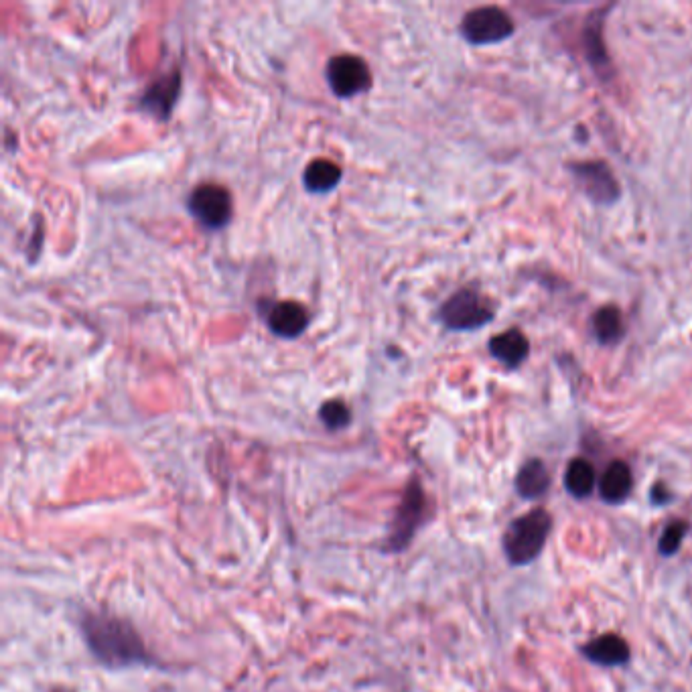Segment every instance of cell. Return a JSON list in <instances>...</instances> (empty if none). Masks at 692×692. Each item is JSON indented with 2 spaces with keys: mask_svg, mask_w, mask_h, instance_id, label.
Segmentation results:
<instances>
[{
  "mask_svg": "<svg viewBox=\"0 0 692 692\" xmlns=\"http://www.w3.org/2000/svg\"><path fill=\"white\" fill-rule=\"evenodd\" d=\"M266 323L272 333L285 339H295L303 335L309 327V313L297 301H279L266 313Z\"/></svg>",
  "mask_w": 692,
  "mask_h": 692,
  "instance_id": "obj_9",
  "label": "cell"
},
{
  "mask_svg": "<svg viewBox=\"0 0 692 692\" xmlns=\"http://www.w3.org/2000/svg\"><path fill=\"white\" fill-rule=\"evenodd\" d=\"M439 319L447 329L471 331L490 323L494 319V311L477 293L459 291L443 303Z\"/></svg>",
  "mask_w": 692,
  "mask_h": 692,
  "instance_id": "obj_7",
  "label": "cell"
},
{
  "mask_svg": "<svg viewBox=\"0 0 692 692\" xmlns=\"http://www.w3.org/2000/svg\"><path fill=\"white\" fill-rule=\"evenodd\" d=\"M550 528L552 518L542 508H536L510 522L504 534V552L510 565L524 567L532 563L544 550Z\"/></svg>",
  "mask_w": 692,
  "mask_h": 692,
  "instance_id": "obj_2",
  "label": "cell"
},
{
  "mask_svg": "<svg viewBox=\"0 0 692 692\" xmlns=\"http://www.w3.org/2000/svg\"><path fill=\"white\" fill-rule=\"evenodd\" d=\"M187 207L191 216L210 230H222L232 220V195L218 183L197 185L187 199Z\"/></svg>",
  "mask_w": 692,
  "mask_h": 692,
  "instance_id": "obj_4",
  "label": "cell"
},
{
  "mask_svg": "<svg viewBox=\"0 0 692 692\" xmlns=\"http://www.w3.org/2000/svg\"><path fill=\"white\" fill-rule=\"evenodd\" d=\"M686 522H672L666 526V530L662 532V538H660V552L664 557H670L674 555V552L680 548L684 536H686Z\"/></svg>",
  "mask_w": 692,
  "mask_h": 692,
  "instance_id": "obj_19",
  "label": "cell"
},
{
  "mask_svg": "<svg viewBox=\"0 0 692 692\" xmlns=\"http://www.w3.org/2000/svg\"><path fill=\"white\" fill-rule=\"evenodd\" d=\"M80 628L88 650L96 662L108 670L155 664L134 626L118 615L106 611H88L82 617Z\"/></svg>",
  "mask_w": 692,
  "mask_h": 692,
  "instance_id": "obj_1",
  "label": "cell"
},
{
  "mask_svg": "<svg viewBox=\"0 0 692 692\" xmlns=\"http://www.w3.org/2000/svg\"><path fill=\"white\" fill-rule=\"evenodd\" d=\"M593 331L601 343H617L624 335V317L617 307H601L593 317Z\"/></svg>",
  "mask_w": 692,
  "mask_h": 692,
  "instance_id": "obj_17",
  "label": "cell"
},
{
  "mask_svg": "<svg viewBox=\"0 0 692 692\" xmlns=\"http://www.w3.org/2000/svg\"><path fill=\"white\" fill-rule=\"evenodd\" d=\"M319 419L329 431H339L352 423V410L341 400H329L319 408Z\"/></svg>",
  "mask_w": 692,
  "mask_h": 692,
  "instance_id": "obj_18",
  "label": "cell"
},
{
  "mask_svg": "<svg viewBox=\"0 0 692 692\" xmlns=\"http://www.w3.org/2000/svg\"><path fill=\"white\" fill-rule=\"evenodd\" d=\"M573 175L581 189L599 205H611L621 195V187L605 163L573 165Z\"/></svg>",
  "mask_w": 692,
  "mask_h": 692,
  "instance_id": "obj_8",
  "label": "cell"
},
{
  "mask_svg": "<svg viewBox=\"0 0 692 692\" xmlns=\"http://www.w3.org/2000/svg\"><path fill=\"white\" fill-rule=\"evenodd\" d=\"M181 88V76L173 72L171 76L159 80L143 98V104L147 110H151L157 116H167L177 100V92Z\"/></svg>",
  "mask_w": 692,
  "mask_h": 692,
  "instance_id": "obj_14",
  "label": "cell"
},
{
  "mask_svg": "<svg viewBox=\"0 0 692 692\" xmlns=\"http://www.w3.org/2000/svg\"><path fill=\"white\" fill-rule=\"evenodd\" d=\"M550 488V475L540 459H530L524 463L516 477V492L526 500L542 498Z\"/></svg>",
  "mask_w": 692,
  "mask_h": 692,
  "instance_id": "obj_13",
  "label": "cell"
},
{
  "mask_svg": "<svg viewBox=\"0 0 692 692\" xmlns=\"http://www.w3.org/2000/svg\"><path fill=\"white\" fill-rule=\"evenodd\" d=\"M634 490V475L628 463L624 461H613L605 469L601 481H599V492L601 498L607 504H621L630 498Z\"/></svg>",
  "mask_w": 692,
  "mask_h": 692,
  "instance_id": "obj_10",
  "label": "cell"
},
{
  "mask_svg": "<svg viewBox=\"0 0 692 692\" xmlns=\"http://www.w3.org/2000/svg\"><path fill=\"white\" fill-rule=\"evenodd\" d=\"M565 488L567 492L577 498L585 500L593 494L595 488V469L587 459H573L565 471Z\"/></svg>",
  "mask_w": 692,
  "mask_h": 692,
  "instance_id": "obj_16",
  "label": "cell"
},
{
  "mask_svg": "<svg viewBox=\"0 0 692 692\" xmlns=\"http://www.w3.org/2000/svg\"><path fill=\"white\" fill-rule=\"evenodd\" d=\"M341 181V167L329 159H315L303 173V183L311 193H327Z\"/></svg>",
  "mask_w": 692,
  "mask_h": 692,
  "instance_id": "obj_15",
  "label": "cell"
},
{
  "mask_svg": "<svg viewBox=\"0 0 692 692\" xmlns=\"http://www.w3.org/2000/svg\"><path fill=\"white\" fill-rule=\"evenodd\" d=\"M327 84L337 98H354L372 86L368 63L358 55H335L327 63Z\"/></svg>",
  "mask_w": 692,
  "mask_h": 692,
  "instance_id": "obj_6",
  "label": "cell"
},
{
  "mask_svg": "<svg viewBox=\"0 0 692 692\" xmlns=\"http://www.w3.org/2000/svg\"><path fill=\"white\" fill-rule=\"evenodd\" d=\"M583 654L587 660L599 666H621L630 660V646L624 638L615 634H605L595 640H591L587 646H583Z\"/></svg>",
  "mask_w": 692,
  "mask_h": 692,
  "instance_id": "obj_11",
  "label": "cell"
},
{
  "mask_svg": "<svg viewBox=\"0 0 692 692\" xmlns=\"http://www.w3.org/2000/svg\"><path fill=\"white\" fill-rule=\"evenodd\" d=\"M427 512H429V506H427L425 490L417 479H412L402 494V500L390 524V532L384 542L386 552H402L410 544L414 534H417L419 528L425 524Z\"/></svg>",
  "mask_w": 692,
  "mask_h": 692,
  "instance_id": "obj_3",
  "label": "cell"
},
{
  "mask_svg": "<svg viewBox=\"0 0 692 692\" xmlns=\"http://www.w3.org/2000/svg\"><path fill=\"white\" fill-rule=\"evenodd\" d=\"M53 692H72V690H63V688H59V690H53Z\"/></svg>",
  "mask_w": 692,
  "mask_h": 692,
  "instance_id": "obj_21",
  "label": "cell"
},
{
  "mask_svg": "<svg viewBox=\"0 0 692 692\" xmlns=\"http://www.w3.org/2000/svg\"><path fill=\"white\" fill-rule=\"evenodd\" d=\"M587 53L591 55V61L595 63V67H601L599 63H605L607 61V55H605V49H603V43H601V31L599 27L595 29H587Z\"/></svg>",
  "mask_w": 692,
  "mask_h": 692,
  "instance_id": "obj_20",
  "label": "cell"
},
{
  "mask_svg": "<svg viewBox=\"0 0 692 692\" xmlns=\"http://www.w3.org/2000/svg\"><path fill=\"white\" fill-rule=\"evenodd\" d=\"M514 21L498 7L473 9L463 17L461 35L471 45H494L510 39Z\"/></svg>",
  "mask_w": 692,
  "mask_h": 692,
  "instance_id": "obj_5",
  "label": "cell"
},
{
  "mask_svg": "<svg viewBox=\"0 0 692 692\" xmlns=\"http://www.w3.org/2000/svg\"><path fill=\"white\" fill-rule=\"evenodd\" d=\"M492 356L508 368H518L530 352V343L518 329H508L490 341Z\"/></svg>",
  "mask_w": 692,
  "mask_h": 692,
  "instance_id": "obj_12",
  "label": "cell"
}]
</instances>
